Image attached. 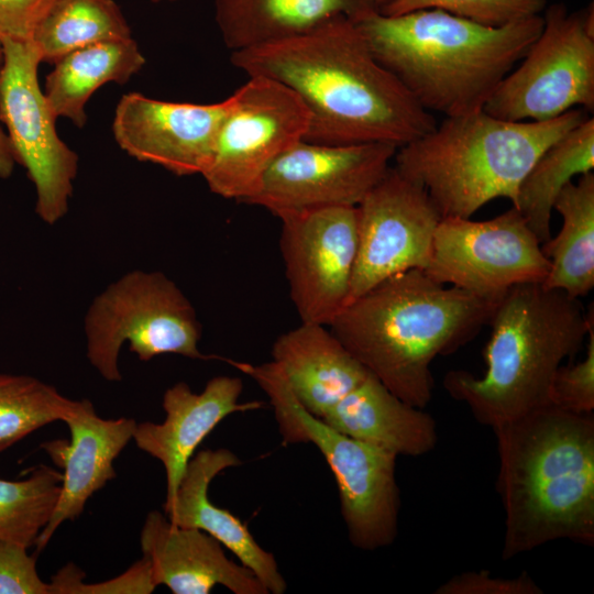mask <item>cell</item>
<instances>
[{
    "label": "cell",
    "mask_w": 594,
    "mask_h": 594,
    "mask_svg": "<svg viewBox=\"0 0 594 594\" xmlns=\"http://www.w3.org/2000/svg\"><path fill=\"white\" fill-rule=\"evenodd\" d=\"M85 333L87 358L109 382L122 378L119 354L125 342L145 362L162 354L216 358L199 349L201 326L189 299L156 271H132L110 284L90 305Z\"/></svg>",
    "instance_id": "cell-8"
},
{
    "label": "cell",
    "mask_w": 594,
    "mask_h": 594,
    "mask_svg": "<svg viewBox=\"0 0 594 594\" xmlns=\"http://www.w3.org/2000/svg\"><path fill=\"white\" fill-rule=\"evenodd\" d=\"M496 304L410 270L348 304L329 329L393 394L425 408L433 395L435 359L472 340Z\"/></svg>",
    "instance_id": "cell-3"
},
{
    "label": "cell",
    "mask_w": 594,
    "mask_h": 594,
    "mask_svg": "<svg viewBox=\"0 0 594 594\" xmlns=\"http://www.w3.org/2000/svg\"><path fill=\"white\" fill-rule=\"evenodd\" d=\"M437 594H542L543 590L527 573L515 578L493 576L488 571H468L453 575L435 591Z\"/></svg>",
    "instance_id": "cell-34"
},
{
    "label": "cell",
    "mask_w": 594,
    "mask_h": 594,
    "mask_svg": "<svg viewBox=\"0 0 594 594\" xmlns=\"http://www.w3.org/2000/svg\"><path fill=\"white\" fill-rule=\"evenodd\" d=\"M230 99L202 177L213 194L245 204L272 163L305 140L310 116L293 90L262 76L249 77Z\"/></svg>",
    "instance_id": "cell-11"
},
{
    "label": "cell",
    "mask_w": 594,
    "mask_h": 594,
    "mask_svg": "<svg viewBox=\"0 0 594 594\" xmlns=\"http://www.w3.org/2000/svg\"><path fill=\"white\" fill-rule=\"evenodd\" d=\"M240 464L241 460L226 448L195 453L174 497L164 503V514L176 526L200 529L217 539L254 573L267 593L283 594L287 583L273 553L256 542L239 517L215 505L208 496L211 481L222 471Z\"/></svg>",
    "instance_id": "cell-20"
},
{
    "label": "cell",
    "mask_w": 594,
    "mask_h": 594,
    "mask_svg": "<svg viewBox=\"0 0 594 594\" xmlns=\"http://www.w3.org/2000/svg\"><path fill=\"white\" fill-rule=\"evenodd\" d=\"M290 299L301 322L330 326L349 298L358 208L327 207L279 218Z\"/></svg>",
    "instance_id": "cell-15"
},
{
    "label": "cell",
    "mask_w": 594,
    "mask_h": 594,
    "mask_svg": "<svg viewBox=\"0 0 594 594\" xmlns=\"http://www.w3.org/2000/svg\"><path fill=\"white\" fill-rule=\"evenodd\" d=\"M547 6V0H396L382 14L439 9L484 25L501 26L541 14Z\"/></svg>",
    "instance_id": "cell-30"
},
{
    "label": "cell",
    "mask_w": 594,
    "mask_h": 594,
    "mask_svg": "<svg viewBox=\"0 0 594 594\" xmlns=\"http://www.w3.org/2000/svg\"><path fill=\"white\" fill-rule=\"evenodd\" d=\"M0 41V59H1ZM16 160L7 133L0 127V178H8L15 166Z\"/></svg>",
    "instance_id": "cell-36"
},
{
    "label": "cell",
    "mask_w": 594,
    "mask_h": 594,
    "mask_svg": "<svg viewBox=\"0 0 594 594\" xmlns=\"http://www.w3.org/2000/svg\"><path fill=\"white\" fill-rule=\"evenodd\" d=\"M63 474L45 464L26 479H0V541L31 548L56 506Z\"/></svg>",
    "instance_id": "cell-28"
},
{
    "label": "cell",
    "mask_w": 594,
    "mask_h": 594,
    "mask_svg": "<svg viewBox=\"0 0 594 594\" xmlns=\"http://www.w3.org/2000/svg\"><path fill=\"white\" fill-rule=\"evenodd\" d=\"M553 210L562 217L554 238L541 244L550 270L541 283L580 299L594 287V174L580 176L559 194Z\"/></svg>",
    "instance_id": "cell-25"
},
{
    "label": "cell",
    "mask_w": 594,
    "mask_h": 594,
    "mask_svg": "<svg viewBox=\"0 0 594 594\" xmlns=\"http://www.w3.org/2000/svg\"><path fill=\"white\" fill-rule=\"evenodd\" d=\"M505 514L502 559L546 543L594 544V413L547 404L492 428Z\"/></svg>",
    "instance_id": "cell-2"
},
{
    "label": "cell",
    "mask_w": 594,
    "mask_h": 594,
    "mask_svg": "<svg viewBox=\"0 0 594 594\" xmlns=\"http://www.w3.org/2000/svg\"><path fill=\"white\" fill-rule=\"evenodd\" d=\"M230 103V97L200 105L131 92L118 102L113 135L125 153L141 162L160 165L177 176H202Z\"/></svg>",
    "instance_id": "cell-16"
},
{
    "label": "cell",
    "mask_w": 594,
    "mask_h": 594,
    "mask_svg": "<svg viewBox=\"0 0 594 594\" xmlns=\"http://www.w3.org/2000/svg\"><path fill=\"white\" fill-rule=\"evenodd\" d=\"M398 147L300 141L278 156L245 204L278 218L327 208L358 207L391 168Z\"/></svg>",
    "instance_id": "cell-13"
},
{
    "label": "cell",
    "mask_w": 594,
    "mask_h": 594,
    "mask_svg": "<svg viewBox=\"0 0 594 594\" xmlns=\"http://www.w3.org/2000/svg\"><path fill=\"white\" fill-rule=\"evenodd\" d=\"M1 51L0 122L35 186L37 216L54 224L68 210L78 157L56 132L57 117L37 79L42 58L35 44L6 38Z\"/></svg>",
    "instance_id": "cell-10"
},
{
    "label": "cell",
    "mask_w": 594,
    "mask_h": 594,
    "mask_svg": "<svg viewBox=\"0 0 594 594\" xmlns=\"http://www.w3.org/2000/svg\"><path fill=\"white\" fill-rule=\"evenodd\" d=\"M75 403L36 377L0 373V452L48 424L64 421Z\"/></svg>",
    "instance_id": "cell-29"
},
{
    "label": "cell",
    "mask_w": 594,
    "mask_h": 594,
    "mask_svg": "<svg viewBox=\"0 0 594 594\" xmlns=\"http://www.w3.org/2000/svg\"><path fill=\"white\" fill-rule=\"evenodd\" d=\"M593 317V306L585 314L580 300L562 290L541 283L514 286L488 320L485 374L450 371L444 389L491 428L542 407L558 369L579 352Z\"/></svg>",
    "instance_id": "cell-5"
},
{
    "label": "cell",
    "mask_w": 594,
    "mask_h": 594,
    "mask_svg": "<svg viewBox=\"0 0 594 594\" xmlns=\"http://www.w3.org/2000/svg\"><path fill=\"white\" fill-rule=\"evenodd\" d=\"M154 583L173 594H209L217 585L234 594H268L252 571L229 559L207 532L174 525L164 513H147L140 535Z\"/></svg>",
    "instance_id": "cell-19"
},
{
    "label": "cell",
    "mask_w": 594,
    "mask_h": 594,
    "mask_svg": "<svg viewBox=\"0 0 594 594\" xmlns=\"http://www.w3.org/2000/svg\"><path fill=\"white\" fill-rule=\"evenodd\" d=\"M64 422L69 442L58 439L41 446L63 469V481L52 517L35 541V553L46 547L64 521L78 518L88 499L116 477L113 462L132 440L138 424L132 418H101L88 399L76 400Z\"/></svg>",
    "instance_id": "cell-17"
},
{
    "label": "cell",
    "mask_w": 594,
    "mask_h": 594,
    "mask_svg": "<svg viewBox=\"0 0 594 594\" xmlns=\"http://www.w3.org/2000/svg\"><path fill=\"white\" fill-rule=\"evenodd\" d=\"M233 66L293 90L310 119L305 141L400 147L437 121L373 55L353 19L231 53Z\"/></svg>",
    "instance_id": "cell-1"
},
{
    "label": "cell",
    "mask_w": 594,
    "mask_h": 594,
    "mask_svg": "<svg viewBox=\"0 0 594 594\" xmlns=\"http://www.w3.org/2000/svg\"><path fill=\"white\" fill-rule=\"evenodd\" d=\"M353 20L378 63L424 109L444 117L482 110L543 25L541 14L490 26L439 9Z\"/></svg>",
    "instance_id": "cell-4"
},
{
    "label": "cell",
    "mask_w": 594,
    "mask_h": 594,
    "mask_svg": "<svg viewBox=\"0 0 594 594\" xmlns=\"http://www.w3.org/2000/svg\"><path fill=\"white\" fill-rule=\"evenodd\" d=\"M85 573L74 563H68L56 572L50 584V594H103L138 593L148 594L155 591L148 561L142 557L121 575L100 583H85Z\"/></svg>",
    "instance_id": "cell-32"
},
{
    "label": "cell",
    "mask_w": 594,
    "mask_h": 594,
    "mask_svg": "<svg viewBox=\"0 0 594 594\" xmlns=\"http://www.w3.org/2000/svg\"><path fill=\"white\" fill-rule=\"evenodd\" d=\"M356 208L358 251L346 305L391 276L425 271L442 219L426 189L394 166Z\"/></svg>",
    "instance_id": "cell-14"
},
{
    "label": "cell",
    "mask_w": 594,
    "mask_h": 594,
    "mask_svg": "<svg viewBox=\"0 0 594 594\" xmlns=\"http://www.w3.org/2000/svg\"><path fill=\"white\" fill-rule=\"evenodd\" d=\"M549 270L541 243L512 206L485 221L442 218L425 272L440 284L498 301L514 286L542 283Z\"/></svg>",
    "instance_id": "cell-12"
},
{
    "label": "cell",
    "mask_w": 594,
    "mask_h": 594,
    "mask_svg": "<svg viewBox=\"0 0 594 594\" xmlns=\"http://www.w3.org/2000/svg\"><path fill=\"white\" fill-rule=\"evenodd\" d=\"M0 594H50L36 569V553L28 548L0 541Z\"/></svg>",
    "instance_id": "cell-33"
},
{
    "label": "cell",
    "mask_w": 594,
    "mask_h": 594,
    "mask_svg": "<svg viewBox=\"0 0 594 594\" xmlns=\"http://www.w3.org/2000/svg\"><path fill=\"white\" fill-rule=\"evenodd\" d=\"M587 338L585 358L578 363L561 365L549 392V404L578 414L594 413V317Z\"/></svg>",
    "instance_id": "cell-31"
},
{
    "label": "cell",
    "mask_w": 594,
    "mask_h": 594,
    "mask_svg": "<svg viewBox=\"0 0 594 594\" xmlns=\"http://www.w3.org/2000/svg\"><path fill=\"white\" fill-rule=\"evenodd\" d=\"M540 34L498 84L483 110L508 121H546L594 109L593 6H547Z\"/></svg>",
    "instance_id": "cell-9"
},
{
    "label": "cell",
    "mask_w": 594,
    "mask_h": 594,
    "mask_svg": "<svg viewBox=\"0 0 594 594\" xmlns=\"http://www.w3.org/2000/svg\"><path fill=\"white\" fill-rule=\"evenodd\" d=\"M242 391V380L228 375L210 378L200 393H195L185 382H178L163 395L165 419L160 424H136L132 440L164 466V503L174 497L197 448L224 418L263 407L258 400L241 403Z\"/></svg>",
    "instance_id": "cell-18"
},
{
    "label": "cell",
    "mask_w": 594,
    "mask_h": 594,
    "mask_svg": "<svg viewBox=\"0 0 594 594\" xmlns=\"http://www.w3.org/2000/svg\"><path fill=\"white\" fill-rule=\"evenodd\" d=\"M336 430L399 455L420 457L438 441L436 421L370 374L322 418Z\"/></svg>",
    "instance_id": "cell-22"
},
{
    "label": "cell",
    "mask_w": 594,
    "mask_h": 594,
    "mask_svg": "<svg viewBox=\"0 0 594 594\" xmlns=\"http://www.w3.org/2000/svg\"><path fill=\"white\" fill-rule=\"evenodd\" d=\"M367 12L355 0H215V15L231 53L307 33L331 20Z\"/></svg>",
    "instance_id": "cell-23"
},
{
    "label": "cell",
    "mask_w": 594,
    "mask_h": 594,
    "mask_svg": "<svg viewBox=\"0 0 594 594\" xmlns=\"http://www.w3.org/2000/svg\"><path fill=\"white\" fill-rule=\"evenodd\" d=\"M268 396L285 443L315 444L339 491L340 510L352 546L373 551L391 546L398 532L397 455L351 438L308 413L274 363L239 362Z\"/></svg>",
    "instance_id": "cell-7"
},
{
    "label": "cell",
    "mask_w": 594,
    "mask_h": 594,
    "mask_svg": "<svg viewBox=\"0 0 594 594\" xmlns=\"http://www.w3.org/2000/svg\"><path fill=\"white\" fill-rule=\"evenodd\" d=\"M594 168V119L586 118L550 145L522 178L515 207L542 244L551 238L554 202L574 176Z\"/></svg>",
    "instance_id": "cell-26"
},
{
    "label": "cell",
    "mask_w": 594,
    "mask_h": 594,
    "mask_svg": "<svg viewBox=\"0 0 594 594\" xmlns=\"http://www.w3.org/2000/svg\"><path fill=\"white\" fill-rule=\"evenodd\" d=\"M154 2H161V1H177V0H152Z\"/></svg>",
    "instance_id": "cell-38"
},
{
    "label": "cell",
    "mask_w": 594,
    "mask_h": 594,
    "mask_svg": "<svg viewBox=\"0 0 594 594\" xmlns=\"http://www.w3.org/2000/svg\"><path fill=\"white\" fill-rule=\"evenodd\" d=\"M327 327L301 322L271 351L300 405L320 419L371 374Z\"/></svg>",
    "instance_id": "cell-21"
},
{
    "label": "cell",
    "mask_w": 594,
    "mask_h": 594,
    "mask_svg": "<svg viewBox=\"0 0 594 594\" xmlns=\"http://www.w3.org/2000/svg\"><path fill=\"white\" fill-rule=\"evenodd\" d=\"M145 64L131 38L94 43L67 53L46 76L44 94L55 116L78 128L87 121L86 105L101 86L125 84Z\"/></svg>",
    "instance_id": "cell-24"
},
{
    "label": "cell",
    "mask_w": 594,
    "mask_h": 594,
    "mask_svg": "<svg viewBox=\"0 0 594 594\" xmlns=\"http://www.w3.org/2000/svg\"><path fill=\"white\" fill-rule=\"evenodd\" d=\"M56 0H0V41H31Z\"/></svg>",
    "instance_id": "cell-35"
},
{
    "label": "cell",
    "mask_w": 594,
    "mask_h": 594,
    "mask_svg": "<svg viewBox=\"0 0 594 594\" xmlns=\"http://www.w3.org/2000/svg\"><path fill=\"white\" fill-rule=\"evenodd\" d=\"M131 37L129 24L113 0H56L31 41L42 62L54 64L77 48Z\"/></svg>",
    "instance_id": "cell-27"
},
{
    "label": "cell",
    "mask_w": 594,
    "mask_h": 594,
    "mask_svg": "<svg viewBox=\"0 0 594 594\" xmlns=\"http://www.w3.org/2000/svg\"><path fill=\"white\" fill-rule=\"evenodd\" d=\"M355 1H358L367 11L383 13L396 0H355Z\"/></svg>",
    "instance_id": "cell-37"
},
{
    "label": "cell",
    "mask_w": 594,
    "mask_h": 594,
    "mask_svg": "<svg viewBox=\"0 0 594 594\" xmlns=\"http://www.w3.org/2000/svg\"><path fill=\"white\" fill-rule=\"evenodd\" d=\"M588 117L581 108L546 121H508L483 109L444 117L397 148L394 168L426 189L442 218H471L496 198L514 206L538 157Z\"/></svg>",
    "instance_id": "cell-6"
}]
</instances>
